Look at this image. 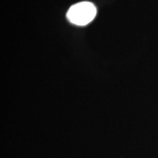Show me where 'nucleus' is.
Returning <instances> with one entry per match:
<instances>
[{
  "label": "nucleus",
  "instance_id": "1",
  "mask_svg": "<svg viewBox=\"0 0 158 158\" xmlns=\"http://www.w3.org/2000/svg\"><path fill=\"white\" fill-rule=\"evenodd\" d=\"M97 15V8L89 2H81L72 5L67 13L70 23L77 26H86L93 21Z\"/></svg>",
  "mask_w": 158,
  "mask_h": 158
}]
</instances>
